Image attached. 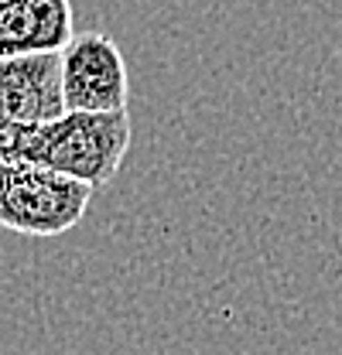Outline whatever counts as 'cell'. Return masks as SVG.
<instances>
[{"label":"cell","mask_w":342,"mask_h":355,"mask_svg":"<svg viewBox=\"0 0 342 355\" xmlns=\"http://www.w3.org/2000/svg\"><path fill=\"white\" fill-rule=\"evenodd\" d=\"M92 184L28 161H0V225L21 236H62L79 225Z\"/></svg>","instance_id":"cell-2"},{"label":"cell","mask_w":342,"mask_h":355,"mask_svg":"<svg viewBox=\"0 0 342 355\" xmlns=\"http://www.w3.org/2000/svg\"><path fill=\"white\" fill-rule=\"evenodd\" d=\"M58 55H62L65 110H83V113L127 110V62H124V55H120L113 38H106L99 31L72 35V42Z\"/></svg>","instance_id":"cell-3"},{"label":"cell","mask_w":342,"mask_h":355,"mask_svg":"<svg viewBox=\"0 0 342 355\" xmlns=\"http://www.w3.org/2000/svg\"><path fill=\"white\" fill-rule=\"evenodd\" d=\"M72 35L69 0H0V58L62 51Z\"/></svg>","instance_id":"cell-5"},{"label":"cell","mask_w":342,"mask_h":355,"mask_svg":"<svg viewBox=\"0 0 342 355\" xmlns=\"http://www.w3.org/2000/svg\"><path fill=\"white\" fill-rule=\"evenodd\" d=\"M65 113L62 55L31 51L0 58V133L44 123Z\"/></svg>","instance_id":"cell-4"},{"label":"cell","mask_w":342,"mask_h":355,"mask_svg":"<svg viewBox=\"0 0 342 355\" xmlns=\"http://www.w3.org/2000/svg\"><path fill=\"white\" fill-rule=\"evenodd\" d=\"M130 147V113H83L65 110L55 120L0 133V161H28L48 171L86 181L92 188L110 184Z\"/></svg>","instance_id":"cell-1"}]
</instances>
